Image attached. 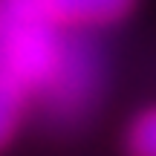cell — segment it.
<instances>
[{"instance_id": "7a4b0ae2", "label": "cell", "mask_w": 156, "mask_h": 156, "mask_svg": "<svg viewBox=\"0 0 156 156\" xmlns=\"http://www.w3.org/2000/svg\"><path fill=\"white\" fill-rule=\"evenodd\" d=\"M136 0H3L0 9L17 17L46 20L61 29L110 26L122 20Z\"/></svg>"}, {"instance_id": "3957f363", "label": "cell", "mask_w": 156, "mask_h": 156, "mask_svg": "<svg viewBox=\"0 0 156 156\" xmlns=\"http://www.w3.org/2000/svg\"><path fill=\"white\" fill-rule=\"evenodd\" d=\"M29 93L20 87L17 78H12L6 69H0V151L17 136L23 110H26Z\"/></svg>"}, {"instance_id": "277c9868", "label": "cell", "mask_w": 156, "mask_h": 156, "mask_svg": "<svg viewBox=\"0 0 156 156\" xmlns=\"http://www.w3.org/2000/svg\"><path fill=\"white\" fill-rule=\"evenodd\" d=\"M127 156H156V107H145L124 136Z\"/></svg>"}, {"instance_id": "6da1fadb", "label": "cell", "mask_w": 156, "mask_h": 156, "mask_svg": "<svg viewBox=\"0 0 156 156\" xmlns=\"http://www.w3.org/2000/svg\"><path fill=\"white\" fill-rule=\"evenodd\" d=\"M0 69L29 95H44L52 110L75 116L98 87V64L90 46L67 38L61 26L17 17L0 9Z\"/></svg>"}]
</instances>
